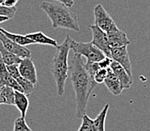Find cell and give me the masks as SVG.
Here are the masks:
<instances>
[{
    "label": "cell",
    "mask_w": 150,
    "mask_h": 131,
    "mask_svg": "<svg viewBox=\"0 0 150 131\" xmlns=\"http://www.w3.org/2000/svg\"><path fill=\"white\" fill-rule=\"evenodd\" d=\"M69 77L76 95V117L81 119L86 115L89 98L97 83L85 67V63L81 55L74 54L69 66Z\"/></svg>",
    "instance_id": "cell-1"
},
{
    "label": "cell",
    "mask_w": 150,
    "mask_h": 131,
    "mask_svg": "<svg viewBox=\"0 0 150 131\" xmlns=\"http://www.w3.org/2000/svg\"><path fill=\"white\" fill-rule=\"evenodd\" d=\"M51 20L54 29L64 28L79 31V24L77 15L59 2H42L39 6Z\"/></svg>",
    "instance_id": "cell-2"
},
{
    "label": "cell",
    "mask_w": 150,
    "mask_h": 131,
    "mask_svg": "<svg viewBox=\"0 0 150 131\" xmlns=\"http://www.w3.org/2000/svg\"><path fill=\"white\" fill-rule=\"evenodd\" d=\"M72 38L67 35L65 39L57 47V52L52 60L51 72L54 78L57 86V95L62 96L64 94L67 79L69 77V50L71 49Z\"/></svg>",
    "instance_id": "cell-3"
},
{
    "label": "cell",
    "mask_w": 150,
    "mask_h": 131,
    "mask_svg": "<svg viewBox=\"0 0 150 131\" xmlns=\"http://www.w3.org/2000/svg\"><path fill=\"white\" fill-rule=\"evenodd\" d=\"M71 49L74 52V54L85 57L88 62H99L106 57L103 52L96 47L91 42L82 43L72 39Z\"/></svg>",
    "instance_id": "cell-4"
},
{
    "label": "cell",
    "mask_w": 150,
    "mask_h": 131,
    "mask_svg": "<svg viewBox=\"0 0 150 131\" xmlns=\"http://www.w3.org/2000/svg\"><path fill=\"white\" fill-rule=\"evenodd\" d=\"M94 24L106 33L115 24L112 17L100 4H98L94 8Z\"/></svg>",
    "instance_id": "cell-5"
},
{
    "label": "cell",
    "mask_w": 150,
    "mask_h": 131,
    "mask_svg": "<svg viewBox=\"0 0 150 131\" xmlns=\"http://www.w3.org/2000/svg\"><path fill=\"white\" fill-rule=\"evenodd\" d=\"M110 58L120 64L127 71L129 76L133 77L131 59L127 52V46H122L110 49Z\"/></svg>",
    "instance_id": "cell-6"
},
{
    "label": "cell",
    "mask_w": 150,
    "mask_h": 131,
    "mask_svg": "<svg viewBox=\"0 0 150 131\" xmlns=\"http://www.w3.org/2000/svg\"><path fill=\"white\" fill-rule=\"evenodd\" d=\"M90 28L92 32L91 43L103 52L106 57L110 58V49L108 43L107 34L106 32L97 27L95 25H91Z\"/></svg>",
    "instance_id": "cell-7"
},
{
    "label": "cell",
    "mask_w": 150,
    "mask_h": 131,
    "mask_svg": "<svg viewBox=\"0 0 150 131\" xmlns=\"http://www.w3.org/2000/svg\"><path fill=\"white\" fill-rule=\"evenodd\" d=\"M108 43L110 49L118 48L122 46H127L131 44V41L127 38V34L119 30L116 24L113 25L107 33Z\"/></svg>",
    "instance_id": "cell-8"
},
{
    "label": "cell",
    "mask_w": 150,
    "mask_h": 131,
    "mask_svg": "<svg viewBox=\"0 0 150 131\" xmlns=\"http://www.w3.org/2000/svg\"><path fill=\"white\" fill-rule=\"evenodd\" d=\"M0 42L3 46L11 53L19 57L20 59H24L27 57H31V51L26 48L25 46H20L17 43H14L11 39L6 37L4 34L0 31Z\"/></svg>",
    "instance_id": "cell-9"
},
{
    "label": "cell",
    "mask_w": 150,
    "mask_h": 131,
    "mask_svg": "<svg viewBox=\"0 0 150 131\" xmlns=\"http://www.w3.org/2000/svg\"><path fill=\"white\" fill-rule=\"evenodd\" d=\"M19 72L23 78L28 80L35 85L37 83V74L35 64L31 57H27L21 59V61L18 64Z\"/></svg>",
    "instance_id": "cell-10"
},
{
    "label": "cell",
    "mask_w": 150,
    "mask_h": 131,
    "mask_svg": "<svg viewBox=\"0 0 150 131\" xmlns=\"http://www.w3.org/2000/svg\"><path fill=\"white\" fill-rule=\"evenodd\" d=\"M0 86H6L11 87L15 91L23 92V89L20 87L18 82L8 74L6 64H5L1 55H0Z\"/></svg>",
    "instance_id": "cell-11"
},
{
    "label": "cell",
    "mask_w": 150,
    "mask_h": 131,
    "mask_svg": "<svg viewBox=\"0 0 150 131\" xmlns=\"http://www.w3.org/2000/svg\"><path fill=\"white\" fill-rule=\"evenodd\" d=\"M110 67V69L113 71V73L115 74L118 80L120 81L123 89H129L131 87L133 83V77L129 76L127 71L124 69L123 67H122L116 62L112 60V62Z\"/></svg>",
    "instance_id": "cell-12"
},
{
    "label": "cell",
    "mask_w": 150,
    "mask_h": 131,
    "mask_svg": "<svg viewBox=\"0 0 150 131\" xmlns=\"http://www.w3.org/2000/svg\"><path fill=\"white\" fill-rule=\"evenodd\" d=\"M107 76L104 80V83L108 90L110 91L114 96H118L122 93L123 88L122 87L120 81L113 73V71L109 67L107 69Z\"/></svg>",
    "instance_id": "cell-13"
},
{
    "label": "cell",
    "mask_w": 150,
    "mask_h": 131,
    "mask_svg": "<svg viewBox=\"0 0 150 131\" xmlns=\"http://www.w3.org/2000/svg\"><path fill=\"white\" fill-rule=\"evenodd\" d=\"M27 37L33 42L34 43H37V44L42 45H48V46H54V47H57L58 44L55 39L49 37L44 33L38 31V32L30 33V34H27Z\"/></svg>",
    "instance_id": "cell-14"
},
{
    "label": "cell",
    "mask_w": 150,
    "mask_h": 131,
    "mask_svg": "<svg viewBox=\"0 0 150 131\" xmlns=\"http://www.w3.org/2000/svg\"><path fill=\"white\" fill-rule=\"evenodd\" d=\"M29 99L25 93L19 91H15L14 96V105L21 112L22 117H26L27 113V110L29 108Z\"/></svg>",
    "instance_id": "cell-15"
},
{
    "label": "cell",
    "mask_w": 150,
    "mask_h": 131,
    "mask_svg": "<svg viewBox=\"0 0 150 131\" xmlns=\"http://www.w3.org/2000/svg\"><path fill=\"white\" fill-rule=\"evenodd\" d=\"M0 31H1L2 34H5L9 39H11V40L13 41L14 43H17V44L20 45V46H28V45L35 44L31 39H30L28 37H27V36H23L21 35V34L10 33L8 32V31H7V30H4L2 27H0Z\"/></svg>",
    "instance_id": "cell-16"
},
{
    "label": "cell",
    "mask_w": 150,
    "mask_h": 131,
    "mask_svg": "<svg viewBox=\"0 0 150 131\" xmlns=\"http://www.w3.org/2000/svg\"><path fill=\"white\" fill-rule=\"evenodd\" d=\"M0 94H1L2 104L14 105V96H15L14 89L6 86H0Z\"/></svg>",
    "instance_id": "cell-17"
},
{
    "label": "cell",
    "mask_w": 150,
    "mask_h": 131,
    "mask_svg": "<svg viewBox=\"0 0 150 131\" xmlns=\"http://www.w3.org/2000/svg\"><path fill=\"white\" fill-rule=\"evenodd\" d=\"M0 55L2 56L4 62L6 65H11V64H18L21 61V59L19 57L14 55V54L11 53L10 52L8 51L2 43L0 42Z\"/></svg>",
    "instance_id": "cell-18"
},
{
    "label": "cell",
    "mask_w": 150,
    "mask_h": 131,
    "mask_svg": "<svg viewBox=\"0 0 150 131\" xmlns=\"http://www.w3.org/2000/svg\"><path fill=\"white\" fill-rule=\"evenodd\" d=\"M109 108H110V105L106 104L102 111L100 112L99 115L96 117V118L93 120V124L97 131H105V123H106Z\"/></svg>",
    "instance_id": "cell-19"
},
{
    "label": "cell",
    "mask_w": 150,
    "mask_h": 131,
    "mask_svg": "<svg viewBox=\"0 0 150 131\" xmlns=\"http://www.w3.org/2000/svg\"><path fill=\"white\" fill-rule=\"evenodd\" d=\"M18 83L20 85V87H21L23 89V93H25L27 96H29L30 94L32 93L34 90V84L32 83L28 80L23 78V77H20L16 80Z\"/></svg>",
    "instance_id": "cell-20"
},
{
    "label": "cell",
    "mask_w": 150,
    "mask_h": 131,
    "mask_svg": "<svg viewBox=\"0 0 150 131\" xmlns=\"http://www.w3.org/2000/svg\"><path fill=\"white\" fill-rule=\"evenodd\" d=\"M13 131H33L27 125L24 117H20L14 121V130Z\"/></svg>",
    "instance_id": "cell-21"
},
{
    "label": "cell",
    "mask_w": 150,
    "mask_h": 131,
    "mask_svg": "<svg viewBox=\"0 0 150 131\" xmlns=\"http://www.w3.org/2000/svg\"><path fill=\"white\" fill-rule=\"evenodd\" d=\"M108 69V68H107ZM107 69H104V68H100L99 70H97L94 74V80L97 84H100V83H104L105 79L107 76Z\"/></svg>",
    "instance_id": "cell-22"
},
{
    "label": "cell",
    "mask_w": 150,
    "mask_h": 131,
    "mask_svg": "<svg viewBox=\"0 0 150 131\" xmlns=\"http://www.w3.org/2000/svg\"><path fill=\"white\" fill-rule=\"evenodd\" d=\"M16 11V6L15 7H6V6L0 5V15L1 16L7 17L8 18L11 19L14 16Z\"/></svg>",
    "instance_id": "cell-23"
},
{
    "label": "cell",
    "mask_w": 150,
    "mask_h": 131,
    "mask_svg": "<svg viewBox=\"0 0 150 131\" xmlns=\"http://www.w3.org/2000/svg\"><path fill=\"white\" fill-rule=\"evenodd\" d=\"M81 119H82V122H81V124L78 131H88L91 126L93 124V120L90 118L87 115H84L83 117H81Z\"/></svg>",
    "instance_id": "cell-24"
},
{
    "label": "cell",
    "mask_w": 150,
    "mask_h": 131,
    "mask_svg": "<svg viewBox=\"0 0 150 131\" xmlns=\"http://www.w3.org/2000/svg\"><path fill=\"white\" fill-rule=\"evenodd\" d=\"M6 67H7V71L9 74L11 75V77H12L15 80L21 76L19 72V69H18V64L6 65Z\"/></svg>",
    "instance_id": "cell-25"
},
{
    "label": "cell",
    "mask_w": 150,
    "mask_h": 131,
    "mask_svg": "<svg viewBox=\"0 0 150 131\" xmlns=\"http://www.w3.org/2000/svg\"><path fill=\"white\" fill-rule=\"evenodd\" d=\"M112 62V59L110 57H105L104 59L101 60L100 62H98L100 68H104V69H107L111 65Z\"/></svg>",
    "instance_id": "cell-26"
},
{
    "label": "cell",
    "mask_w": 150,
    "mask_h": 131,
    "mask_svg": "<svg viewBox=\"0 0 150 131\" xmlns=\"http://www.w3.org/2000/svg\"><path fill=\"white\" fill-rule=\"evenodd\" d=\"M18 0H0V5L6 7H15Z\"/></svg>",
    "instance_id": "cell-27"
},
{
    "label": "cell",
    "mask_w": 150,
    "mask_h": 131,
    "mask_svg": "<svg viewBox=\"0 0 150 131\" xmlns=\"http://www.w3.org/2000/svg\"><path fill=\"white\" fill-rule=\"evenodd\" d=\"M55 2H59L60 3L64 4V6H66L68 8H72L74 5V0H54Z\"/></svg>",
    "instance_id": "cell-28"
},
{
    "label": "cell",
    "mask_w": 150,
    "mask_h": 131,
    "mask_svg": "<svg viewBox=\"0 0 150 131\" xmlns=\"http://www.w3.org/2000/svg\"><path fill=\"white\" fill-rule=\"evenodd\" d=\"M9 18H8L7 17H4V16H1L0 15V24L2 23V22H5L6 21H8Z\"/></svg>",
    "instance_id": "cell-29"
},
{
    "label": "cell",
    "mask_w": 150,
    "mask_h": 131,
    "mask_svg": "<svg viewBox=\"0 0 150 131\" xmlns=\"http://www.w3.org/2000/svg\"><path fill=\"white\" fill-rule=\"evenodd\" d=\"M88 131H97L96 130L95 127H94V124H92L91 126L90 127V128H89L88 130Z\"/></svg>",
    "instance_id": "cell-30"
},
{
    "label": "cell",
    "mask_w": 150,
    "mask_h": 131,
    "mask_svg": "<svg viewBox=\"0 0 150 131\" xmlns=\"http://www.w3.org/2000/svg\"><path fill=\"white\" fill-rule=\"evenodd\" d=\"M0 105H2V98H1V94H0Z\"/></svg>",
    "instance_id": "cell-31"
}]
</instances>
